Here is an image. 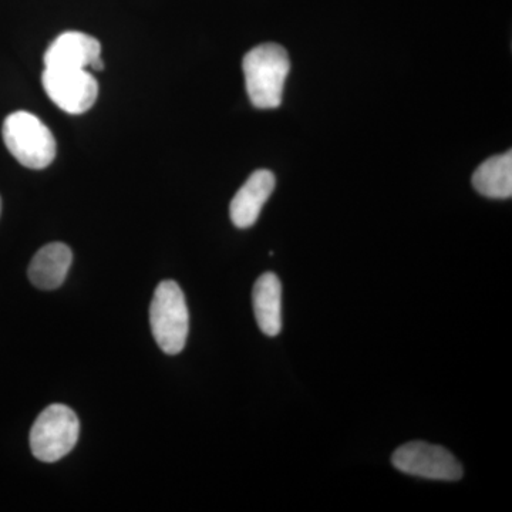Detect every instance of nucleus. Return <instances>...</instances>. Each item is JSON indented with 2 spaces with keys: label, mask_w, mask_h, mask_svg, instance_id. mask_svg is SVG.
<instances>
[{
  "label": "nucleus",
  "mask_w": 512,
  "mask_h": 512,
  "mask_svg": "<svg viewBox=\"0 0 512 512\" xmlns=\"http://www.w3.org/2000/svg\"><path fill=\"white\" fill-rule=\"evenodd\" d=\"M249 100L256 109L281 106L291 60L284 47L265 43L249 50L242 62Z\"/></svg>",
  "instance_id": "f257e3e1"
},
{
  "label": "nucleus",
  "mask_w": 512,
  "mask_h": 512,
  "mask_svg": "<svg viewBox=\"0 0 512 512\" xmlns=\"http://www.w3.org/2000/svg\"><path fill=\"white\" fill-rule=\"evenodd\" d=\"M150 323L158 348L167 355L183 352L190 330V315L177 282L163 281L157 286L150 306Z\"/></svg>",
  "instance_id": "7ed1b4c3"
},
{
  "label": "nucleus",
  "mask_w": 512,
  "mask_h": 512,
  "mask_svg": "<svg viewBox=\"0 0 512 512\" xmlns=\"http://www.w3.org/2000/svg\"><path fill=\"white\" fill-rule=\"evenodd\" d=\"M72 249L62 242H52L36 252L29 265V279L36 288L53 291L63 285L72 266Z\"/></svg>",
  "instance_id": "1a4fd4ad"
},
{
  "label": "nucleus",
  "mask_w": 512,
  "mask_h": 512,
  "mask_svg": "<svg viewBox=\"0 0 512 512\" xmlns=\"http://www.w3.org/2000/svg\"><path fill=\"white\" fill-rule=\"evenodd\" d=\"M474 188L493 200H507L512 195V153L485 160L473 175Z\"/></svg>",
  "instance_id": "9b49d317"
},
{
  "label": "nucleus",
  "mask_w": 512,
  "mask_h": 512,
  "mask_svg": "<svg viewBox=\"0 0 512 512\" xmlns=\"http://www.w3.org/2000/svg\"><path fill=\"white\" fill-rule=\"evenodd\" d=\"M275 185V175L271 171L258 170L252 173L229 205L232 224L241 229L251 228L258 221Z\"/></svg>",
  "instance_id": "6e6552de"
},
{
  "label": "nucleus",
  "mask_w": 512,
  "mask_h": 512,
  "mask_svg": "<svg viewBox=\"0 0 512 512\" xmlns=\"http://www.w3.org/2000/svg\"><path fill=\"white\" fill-rule=\"evenodd\" d=\"M2 136L9 153L23 167L43 170L55 160V136L35 114L28 111L10 114L3 123Z\"/></svg>",
  "instance_id": "f03ea898"
},
{
  "label": "nucleus",
  "mask_w": 512,
  "mask_h": 512,
  "mask_svg": "<svg viewBox=\"0 0 512 512\" xmlns=\"http://www.w3.org/2000/svg\"><path fill=\"white\" fill-rule=\"evenodd\" d=\"M0 214H2V198H0Z\"/></svg>",
  "instance_id": "f8f14e48"
},
{
  "label": "nucleus",
  "mask_w": 512,
  "mask_h": 512,
  "mask_svg": "<svg viewBox=\"0 0 512 512\" xmlns=\"http://www.w3.org/2000/svg\"><path fill=\"white\" fill-rule=\"evenodd\" d=\"M80 421L64 404H52L39 414L30 430V448L42 463H56L76 447Z\"/></svg>",
  "instance_id": "20e7f679"
},
{
  "label": "nucleus",
  "mask_w": 512,
  "mask_h": 512,
  "mask_svg": "<svg viewBox=\"0 0 512 512\" xmlns=\"http://www.w3.org/2000/svg\"><path fill=\"white\" fill-rule=\"evenodd\" d=\"M49 99L66 113H86L92 109L99 94V84L86 69H49L42 76Z\"/></svg>",
  "instance_id": "423d86ee"
},
{
  "label": "nucleus",
  "mask_w": 512,
  "mask_h": 512,
  "mask_svg": "<svg viewBox=\"0 0 512 512\" xmlns=\"http://www.w3.org/2000/svg\"><path fill=\"white\" fill-rule=\"evenodd\" d=\"M256 323L266 336H278L282 330V285L272 272L259 276L252 291Z\"/></svg>",
  "instance_id": "9d476101"
},
{
  "label": "nucleus",
  "mask_w": 512,
  "mask_h": 512,
  "mask_svg": "<svg viewBox=\"0 0 512 512\" xmlns=\"http://www.w3.org/2000/svg\"><path fill=\"white\" fill-rule=\"evenodd\" d=\"M392 463L404 474L429 480L457 481L463 477V467L450 451L423 441L397 448Z\"/></svg>",
  "instance_id": "39448f33"
},
{
  "label": "nucleus",
  "mask_w": 512,
  "mask_h": 512,
  "mask_svg": "<svg viewBox=\"0 0 512 512\" xmlns=\"http://www.w3.org/2000/svg\"><path fill=\"white\" fill-rule=\"evenodd\" d=\"M45 66L49 69L101 70V46L93 36L82 32H66L57 36L45 53Z\"/></svg>",
  "instance_id": "0eeeda50"
}]
</instances>
